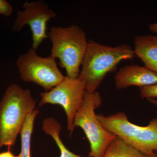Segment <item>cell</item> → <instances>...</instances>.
Instances as JSON below:
<instances>
[{"instance_id":"cell-2","label":"cell","mask_w":157,"mask_h":157,"mask_svg":"<svg viewBox=\"0 0 157 157\" xmlns=\"http://www.w3.org/2000/svg\"><path fill=\"white\" fill-rule=\"evenodd\" d=\"M30 91L17 84L9 86L0 102V148L14 146L27 117L35 110Z\"/></svg>"},{"instance_id":"cell-7","label":"cell","mask_w":157,"mask_h":157,"mask_svg":"<svg viewBox=\"0 0 157 157\" xmlns=\"http://www.w3.org/2000/svg\"><path fill=\"white\" fill-rule=\"evenodd\" d=\"M85 91L83 81L78 78L72 79L65 76L63 80L52 89L40 93L39 107L46 104L61 105L67 115V129L71 136L75 129L74 117L82 104Z\"/></svg>"},{"instance_id":"cell-11","label":"cell","mask_w":157,"mask_h":157,"mask_svg":"<svg viewBox=\"0 0 157 157\" xmlns=\"http://www.w3.org/2000/svg\"><path fill=\"white\" fill-rule=\"evenodd\" d=\"M42 129L46 135L51 136L55 141L60 151V157H85L73 153L65 146L60 137L61 125L55 119L52 117L45 118L42 122Z\"/></svg>"},{"instance_id":"cell-14","label":"cell","mask_w":157,"mask_h":157,"mask_svg":"<svg viewBox=\"0 0 157 157\" xmlns=\"http://www.w3.org/2000/svg\"><path fill=\"white\" fill-rule=\"evenodd\" d=\"M140 89L141 98L147 99L157 98V83L140 88Z\"/></svg>"},{"instance_id":"cell-10","label":"cell","mask_w":157,"mask_h":157,"mask_svg":"<svg viewBox=\"0 0 157 157\" xmlns=\"http://www.w3.org/2000/svg\"><path fill=\"white\" fill-rule=\"evenodd\" d=\"M135 56L150 70L157 73V36H139L134 39Z\"/></svg>"},{"instance_id":"cell-5","label":"cell","mask_w":157,"mask_h":157,"mask_svg":"<svg viewBox=\"0 0 157 157\" xmlns=\"http://www.w3.org/2000/svg\"><path fill=\"white\" fill-rule=\"evenodd\" d=\"M102 99L97 91H85L81 106L75 114L74 125L84 131L90 144V157H103L117 136L107 131L98 120L95 109L101 106Z\"/></svg>"},{"instance_id":"cell-17","label":"cell","mask_w":157,"mask_h":157,"mask_svg":"<svg viewBox=\"0 0 157 157\" xmlns=\"http://www.w3.org/2000/svg\"><path fill=\"white\" fill-rule=\"evenodd\" d=\"M149 29L151 32L157 33V22L151 24L149 26Z\"/></svg>"},{"instance_id":"cell-3","label":"cell","mask_w":157,"mask_h":157,"mask_svg":"<svg viewBox=\"0 0 157 157\" xmlns=\"http://www.w3.org/2000/svg\"><path fill=\"white\" fill-rule=\"evenodd\" d=\"M47 35L52 43L50 56L59 60L60 66L66 70V76L78 78L88 44L84 31L75 25L53 26Z\"/></svg>"},{"instance_id":"cell-13","label":"cell","mask_w":157,"mask_h":157,"mask_svg":"<svg viewBox=\"0 0 157 157\" xmlns=\"http://www.w3.org/2000/svg\"><path fill=\"white\" fill-rule=\"evenodd\" d=\"M103 157H147L119 137L110 144Z\"/></svg>"},{"instance_id":"cell-15","label":"cell","mask_w":157,"mask_h":157,"mask_svg":"<svg viewBox=\"0 0 157 157\" xmlns=\"http://www.w3.org/2000/svg\"><path fill=\"white\" fill-rule=\"evenodd\" d=\"M11 5L5 0H0V14L9 17L12 13Z\"/></svg>"},{"instance_id":"cell-8","label":"cell","mask_w":157,"mask_h":157,"mask_svg":"<svg viewBox=\"0 0 157 157\" xmlns=\"http://www.w3.org/2000/svg\"><path fill=\"white\" fill-rule=\"evenodd\" d=\"M23 9L22 11L17 12L13 30L20 32L25 25H28L33 35L32 48L36 50L43 40L48 38L47 22L55 18L56 14L42 1L26 2Z\"/></svg>"},{"instance_id":"cell-6","label":"cell","mask_w":157,"mask_h":157,"mask_svg":"<svg viewBox=\"0 0 157 157\" xmlns=\"http://www.w3.org/2000/svg\"><path fill=\"white\" fill-rule=\"evenodd\" d=\"M16 65L23 81L33 82L48 91L56 86L65 76L59 70L56 59L52 57H42L33 48L21 55Z\"/></svg>"},{"instance_id":"cell-12","label":"cell","mask_w":157,"mask_h":157,"mask_svg":"<svg viewBox=\"0 0 157 157\" xmlns=\"http://www.w3.org/2000/svg\"><path fill=\"white\" fill-rule=\"evenodd\" d=\"M39 113V110L35 109L27 117L20 133L21 137V150L17 157H31V139L35 119Z\"/></svg>"},{"instance_id":"cell-18","label":"cell","mask_w":157,"mask_h":157,"mask_svg":"<svg viewBox=\"0 0 157 157\" xmlns=\"http://www.w3.org/2000/svg\"><path fill=\"white\" fill-rule=\"evenodd\" d=\"M148 101H149L150 102L152 103L153 104H154L155 105H156L157 106V100H155L154 99H147Z\"/></svg>"},{"instance_id":"cell-1","label":"cell","mask_w":157,"mask_h":157,"mask_svg":"<svg viewBox=\"0 0 157 157\" xmlns=\"http://www.w3.org/2000/svg\"><path fill=\"white\" fill-rule=\"evenodd\" d=\"M135 56L134 50L128 44L111 47L90 40L78 78L84 82L86 91L95 92L107 73L118 64Z\"/></svg>"},{"instance_id":"cell-9","label":"cell","mask_w":157,"mask_h":157,"mask_svg":"<svg viewBox=\"0 0 157 157\" xmlns=\"http://www.w3.org/2000/svg\"><path fill=\"white\" fill-rule=\"evenodd\" d=\"M116 87L124 89L131 86L140 88L157 83V73L144 67L126 66L121 68L114 77Z\"/></svg>"},{"instance_id":"cell-4","label":"cell","mask_w":157,"mask_h":157,"mask_svg":"<svg viewBox=\"0 0 157 157\" xmlns=\"http://www.w3.org/2000/svg\"><path fill=\"white\" fill-rule=\"evenodd\" d=\"M101 124L147 157H157V117L146 126L132 123L123 112L109 116L97 114Z\"/></svg>"},{"instance_id":"cell-16","label":"cell","mask_w":157,"mask_h":157,"mask_svg":"<svg viewBox=\"0 0 157 157\" xmlns=\"http://www.w3.org/2000/svg\"><path fill=\"white\" fill-rule=\"evenodd\" d=\"M0 157H17V156L14 155L10 150H8V151L3 152L0 153Z\"/></svg>"}]
</instances>
